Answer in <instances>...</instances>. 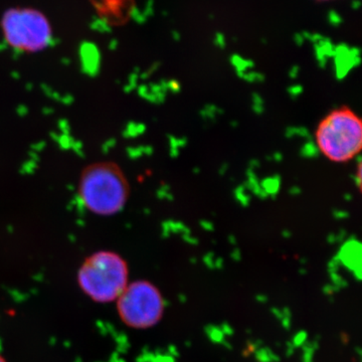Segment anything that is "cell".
<instances>
[{
  "label": "cell",
  "instance_id": "obj_1",
  "mask_svg": "<svg viewBox=\"0 0 362 362\" xmlns=\"http://www.w3.org/2000/svg\"><path fill=\"white\" fill-rule=\"evenodd\" d=\"M78 194L84 206L93 214L113 216L122 211L127 204L129 182L115 162H95L81 173Z\"/></svg>",
  "mask_w": 362,
  "mask_h": 362
},
{
  "label": "cell",
  "instance_id": "obj_2",
  "mask_svg": "<svg viewBox=\"0 0 362 362\" xmlns=\"http://www.w3.org/2000/svg\"><path fill=\"white\" fill-rule=\"evenodd\" d=\"M317 147L328 160L345 163L356 158L362 148V121L349 106L331 111L315 131Z\"/></svg>",
  "mask_w": 362,
  "mask_h": 362
},
{
  "label": "cell",
  "instance_id": "obj_3",
  "mask_svg": "<svg viewBox=\"0 0 362 362\" xmlns=\"http://www.w3.org/2000/svg\"><path fill=\"white\" fill-rule=\"evenodd\" d=\"M128 266L116 252L101 251L86 259L78 272L83 291L97 302L118 299L128 286Z\"/></svg>",
  "mask_w": 362,
  "mask_h": 362
},
{
  "label": "cell",
  "instance_id": "obj_4",
  "mask_svg": "<svg viewBox=\"0 0 362 362\" xmlns=\"http://www.w3.org/2000/svg\"><path fill=\"white\" fill-rule=\"evenodd\" d=\"M117 308L124 323L145 329L161 320L164 300L156 286L147 281H138L128 284L117 299Z\"/></svg>",
  "mask_w": 362,
  "mask_h": 362
},
{
  "label": "cell",
  "instance_id": "obj_5",
  "mask_svg": "<svg viewBox=\"0 0 362 362\" xmlns=\"http://www.w3.org/2000/svg\"><path fill=\"white\" fill-rule=\"evenodd\" d=\"M1 28L9 45L21 52L42 51L52 40L49 21L35 9H11L4 14Z\"/></svg>",
  "mask_w": 362,
  "mask_h": 362
},
{
  "label": "cell",
  "instance_id": "obj_6",
  "mask_svg": "<svg viewBox=\"0 0 362 362\" xmlns=\"http://www.w3.org/2000/svg\"><path fill=\"white\" fill-rule=\"evenodd\" d=\"M316 1L326 2V1H333V0H316Z\"/></svg>",
  "mask_w": 362,
  "mask_h": 362
},
{
  "label": "cell",
  "instance_id": "obj_7",
  "mask_svg": "<svg viewBox=\"0 0 362 362\" xmlns=\"http://www.w3.org/2000/svg\"><path fill=\"white\" fill-rule=\"evenodd\" d=\"M0 362H6V359H4L1 356H0Z\"/></svg>",
  "mask_w": 362,
  "mask_h": 362
}]
</instances>
